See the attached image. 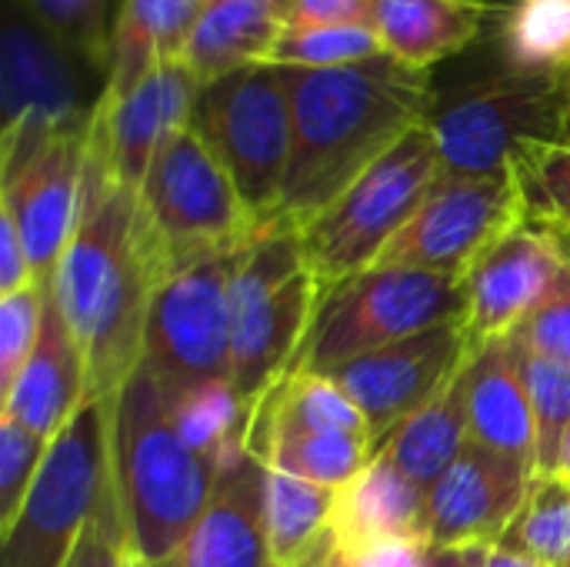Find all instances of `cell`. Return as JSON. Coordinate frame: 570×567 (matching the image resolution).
Wrapping results in <instances>:
<instances>
[{"label": "cell", "mask_w": 570, "mask_h": 567, "mask_svg": "<svg viewBox=\"0 0 570 567\" xmlns=\"http://www.w3.org/2000/svg\"><path fill=\"white\" fill-rule=\"evenodd\" d=\"M444 174L431 124L411 130L304 231L301 244L321 287L371 271Z\"/></svg>", "instance_id": "cell-8"}, {"label": "cell", "mask_w": 570, "mask_h": 567, "mask_svg": "<svg viewBox=\"0 0 570 567\" xmlns=\"http://www.w3.org/2000/svg\"><path fill=\"white\" fill-rule=\"evenodd\" d=\"M157 284L140 234L137 190L120 187L87 154L77 227L50 277L53 301L83 354L87 401H114L140 368Z\"/></svg>", "instance_id": "cell-2"}, {"label": "cell", "mask_w": 570, "mask_h": 567, "mask_svg": "<svg viewBox=\"0 0 570 567\" xmlns=\"http://www.w3.org/2000/svg\"><path fill=\"white\" fill-rule=\"evenodd\" d=\"M494 0H377V33L394 60L434 70L484 40Z\"/></svg>", "instance_id": "cell-23"}, {"label": "cell", "mask_w": 570, "mask_h": 567, "mask_svg": "<svg viewBox=\"0 0 570 567\" xmlns=\"http://www.w3.org/2000/svg\"><path fill=\"white\" fill-rule=\"evenodd\" d=\"M521 348L554 358L570 368V267L564 264L548 297L511 334Z\"/></svg>", "instance_id": "cell-36"}, {"label": "cell", "mask_w": 570, "mask_h": 567, "mask_svg": "<svg viewBox=\"0 0 570 567\" xmlns=\"http://www.w3.org/2000/svg\"><path fill=\"white\" fill-rule=\"evenodd\" d=\"M291 0H207L184 40L180 60L210 84L237 67L264 63L287 27Z\"/></svg>", "instance_id": "cell-24"}, {"label": "cell", "mask_w": 570, "mask_h": 567, "mask_svg": "<svg viewBox=\"0 0 570 567\" xmlns=\"http://www.w3.org/2000/svg\"><path fill=\"white\" fill-rule=\"evenodd\" d=\"M137 214L160 281L207 261L234 257L257 237L230 174L190 124L150 160L137 190Z\"/></svg>", "instance_id": "cell-5"}, {"label": "cell", "mask_w": 570, "mask_h": 567, "mask_svg": "<svg viewBox=\"0 0 570 567\" xmlns=\"http://www.w3.org/2000/svg\"><path fill=\"white\" fill-rule=\"evenodd\" d=\"M570 74H518L501 63L438 90L431 130L444 174H504L528 144L564 140Z\"/></svg>", "instance_id": "cell-6"}, {"label": "cell", "mask_w": 570, "mask_h": 567, "mask_svg": "<svg viewBox=\"0 0 570 567\" xmlns=\"http://www.w3.org/2000/svg\"><path fill=\"white\" fill-rule=\"evenodd\" d=\"M377 0H291L287 23L294 27H337V23H364L374 27Z\"/></svg>", "instance_id": "cell-38"}, {"label": "cell", "mask_w": 570, "mask_h": 567, "mask_svg": "<svg viewBox=\"0 0 570 567\" xmlns=\"http://www.w3.org/2000/svg\"><path fill=\"white\" fill-rule=\"evenodd\" d=\"M554 475L570 481V434L568 441H564V448H561V458H558V471H554Z\"/></svg>", "instance_id": "cell-45"}, {"label": "cell", "mask_w": 570, "mask_h": 567, "mask_svg": "<svg viewBox=\"0 0 570 567\" xmlns=\"http://www.w3.org/2000/svg\"><path fill=\"white\" fill-rule=\"evenodd\" d=\"M124 561H127V528L114 498L90 518L63 567H124Z\"/></svg>", "instance_id": "cell-37"}, {"label": "cell", "mask_w": 570, "mask_h": 567, "mask_svg": "<svg viewBox=\"0 0 570 567\" xmlns=\"http://www.w3.org/2000/svg\"><path fill=\"white\" fill-rule=\"evenodd\" d=\"M124 567H177V561H167V565H154V561H144V558H137L130 548H127V561Z\"/></svg>", "instance_id": "cell-46"}, {"label": "cell", "mask_w": 570, "mask_h": 567, "mask_svg": "<svg viewBox=\"0 0 570 567\" xmlns=\"http://www.w3.org/2000/svg\"><path fill=\"white\" fill-rule=\"evenodd\" d=\"M33 284L37 281H33V271H30L23 241H20V234L13 227V221L0 214V297H10L17 291H27Z\"/></svg>", "instance_id": "cell-39"}, {"label": "cell", "mask_w": 570, "mask_h": 567, "mask_svg": "<svg viewBox=\"0 0 570 567\" xmlns=\"http://www.w3.org/2000/svg\"><path fill=\"white\" fill-rule=\"evenodd\" d=\"M247 451L267 468L304 478L324 488H344L374 458L371 438L357 434H321V431H287V428H254L247 434Z\"/></svg>", "instance_id": "cell-27"}, {"label": "cell", "mask_w": 570, "mask_h": 567, "mask_svg": "<svg viewBox=\"0 0 570 567\" xmlns=\"http://www.w3.org/2000/svg\"><path fill=\"white\" fill-rule=\"evenodd\" d=\"M321 281L301 234L264 231L230 264V384L247 408L294 371L314 328Z\"/></svg>", "instance_id": "cell-4"}, {"label": "cell", "mask_w": 570, "mask_h": 567, "mask_svg": "<svg viewBox=\"0 0 570 567\" xmlns=\"http://www.w3.org/2000/svg\"><path fill=\"white\" fill-rule=\"evenodd\" d=\"M474 348L468 324L451 321L361 354L334 368L331 378L361 408L374 448L381 451V444L471 361Z\"/></svg>", "instance_id": "cell-14"}, {"label": "cell", "mask_w": 570, "mask_h": 567, "mask_svg": "<svg viewBox=\"0 0 570 567\" xmlns=\"http://www.w3.org/2000/svg\"><path fill=\"white\" fill-rule=\"evenodd\" d=\"M564 261L548 234L524 221L491 244L464 274L468 287V334L474 344L511 338L518 324L548 297Z\"/></svg>", "instance_id": "cell-17"}, {"label": "cell", "mask_w": 570, "mask_h": 567, "mask_svg": "<svg viewBox=\"0 0 570 567\" xmlns=\"http://www.w3.org/2000/svg\"><path fill=\"white\" fill-rule=\"evenodd\" d=\"M114 498L110 401H83L50 441L13 525L3 531L0 567H63L90 518Z\"/></svg>", "instance_id": "cell-9"}, {"label": "cell", "mask_w": 570, "mask_h": 567, "mask_svg": "<svg viewBox=\"0 0 570 567\" xmlns=\"http://www.w3.org/2000/svg\"><path fill=\"white\" fill-rule=\"evenodd\" d=\"M548 567H570V481L544 475L531 481L528 501L498 541Z\"/></svg>", "instance_id": "cell-29"}, {"label": "cell", "mask_w": 570, "mask_h": 567, "mask_svg": "<svg viewBox=\"0 0 570 567\" xmlns=\"http://www.w3.org/2000/svg\"><path fill=\"white\" fill-rule=\"evenodd\" d=\"M468 434L534 471L538 421L514 338L484 341L468 361Z\"/></svg>", "instance_id": "cell-21"}, {"label": "cell", "mask_w": 570, "mask_h": 567, "mask_svg": "<svg viewBox=\"0 0 570 567\" xmlns=\"http://www.w3.org/2000/svg\"><path fill=\"white\" fill-rule=\"evenodd\" d=\"M50 441L37 438L17 418L0 414V528L7 531L43 465Z\"/></svg>", "instance_id": "cell-34"}, {"label": "cell", "mask_w": 570, "mask_h": 567, "mask_svg": "<svg viewBox=\"0 0 570 567\" xmlns=\"http://www.w3.org/2000/svg\"><path fill=\"white\" fill-rule=\"evenodd\" d=\"M281 70L294 110V154L267 231L301 234L371 164L431 120L438 84L434 70L391 53L327 70Z\"/></svg>", "instance_id": "cell-1"}, {"label": "cell", "mask_w": 570, "mask_h": 567, "mask_svg": "<svg viewBox=\"0 0 570 567\" xmlns=\"http://www.w3.org/2000/svg\"><path fill=\"white\" fill-rule=\"evenodd\" d=\"M424 551L428 545L421 541H391V545H381V548H371L364 555H351L357 567H421L424 561Z\"/></svg>", "instance_id": "cell-40"}, {"label": "cell", "mask_w": 570, "mask_h": 567, "mask_svg": "<svg viewBox=\"0 0 570 567\" xmlns=\"http://www.w3.org/2000/svg\"><path fill=\"white\" fill-rule=\"evenodd\" d=\"M83 401H87L83 354L53 301L50 284H43L40 334L13 388L0 398L3 404L0 414H10L37 438L53 441Z\"/></svg>", "instance_id": "cell-19"}, {"label": "cell", "mask_w": 570, "mask_h": 567, "mask_svg": "<svg viewBox=\"0 0 570 567\" xmlns=\"http://www.w3.org/2000/svg\"><path fill=\"white\" fill-rule=\"evenodd\" d=\"M43 317V284L0 297V398L13 388L27 364Z\"/></svg>", "instance_id": "cell-35"}, {"label": "cell", "mask_w": 570, "mask_h": 567, "mask_svg": "<svg viewBox=\"0 0 570 567\" xmlns=\"http://www.w3.org/2000/svg\"><path fill=\"white\" fill-rule=\"evenodd\" d=\"M334 495V488L311 485L284 471L264 475V531L274 565L304 567L314 558L331 535Z\"/></svg>", "instance_id": "cell-28"}, {"label": "cell", "mask_w": 570, "mask_h": 567, "mask_svg": "<svg viewBox=\"0 0 570 567\" xmlns=\"http://www.w3.org/2000/svg\"><path fill=\"white\" fill-rule=\"evenodd\" d=\"M534 471L484 444L468 441L458 461L428 491V545H498L521 515Z\"/></svg>", "instance_id": "cell-16"}, {"label": "cell", "mask_w": 570, "mask_h": 567, "mask_svg": "<svg viewBox=\"0 0 570 567\" xmlns=\"http://www.w3.org/2000/svg\"><path fill=\"white\" fill-rule=\"evenodd\" d=\"M518 351H521V371H524L528 394L534 404V421H538L534 478H544L558 471V458L570 434V368L538 351H528L521 344Z\"/></svg>", "instance_id": "cell-32"}, {"label": "cell", "mask_w": 570, "mask_h": 567, "mask_svg": "<svg viewBox=\"0 0 570 567\" xmlns=\"http://www.w3.org/2000/svg\"><path fill=\"white\" fill-rule=\"evenodd\" d=\"M428 491L391 458L377 454L354 481L337 488L331 538L344 555H364L391 541L428 545Z\"/></svg>", "instance_id": "cell-22"}, {"label": "cell", "mask_w": 570, "mask_h": 567, "mask_svg": "<svg viewBox=\"0 0 570 567\" xmlns=\"http://www.w3.org/2000/svg\"><path fill=\"white\" fill-rule=\"evenodd\" d=\"M421 567H474L471 548H438L428 545Z\"/></svg>", "instance_id": "cell-42"}, {"label": "cell", "mask_w": 570, "mask_h": 567, "mask_svg": "<svg viewBox=\"0 0 570 567\" xmlns=\"http://www.w3.org/2000/svg\"><path fill=\"white\" fill-rule=\"evenodd\" d=\"M484 40L508 70L570 74V0L498 3Z\"/></svg>", "instance_id": "cell-26"}, {"label": "cell", "mask_w": 570, "mask_h": 567, "mask_svg": "<svg viewBox=\"0 0 570 567\" xmlns=\"http://www.w3.org/2000/svg\"><path fill=\"white\" fill-rule=\"evenodd\" d=\"M230 264L220 257L177 271L150 294L140 371L167 401L230 384Z\"/></svg>", "instance_id": "cell-12"}, {"label": "cell", "mask_w": 570, "mask_h": 567, "mask_svg": "<svg viewBox=\"0 0 570 567\" xmlns=\"http://www.w3.org/2000/svg\"><path fill=\"white\" fill-rule=\"evenodd\" d=\"M518 224H524V204L511 170L441 174L374 267H414L464 277L478 257Z\"/></svg>", "instance_id": "cell-13"}, {"label": "cell", "mask_w": 570, "mask_h": 567, "mask_svg": "<svg viewBox=\"0 0 570 567\" xmlns=\"http://www.w3.org/2000/svg\"><path fill=\"white\" fill-rule=\"evenodd\" d=\"M83 124H3L0 214L13 221L33 281L50 284L80 214L87 170Z\"/></svg>", "instance_id": "cell-11"}, {"label": "cell", "mask_w": 570, "mask_h": 567, "mask_svg": "<svg viewBox=\"0 0 570 567\" xmlns=\"http://www.w3.org/2000/svg\"><path fill=\"white\" fill-rule=\"evenodd\" d=\"M304 567H357V565H354V558H351V555H344V551L334 545V538L327 535V538H324V545L314 551V558H311Z\"/></svg>", "instance_id": "cell-43"}, {"label": "cell", "mask_w": 570, "mask_h": 567, "mask_svg": "<svg viewBox=\"0 0 570 567\" xmlns=\"http://www.w3.org/2000/svg\"><path fill=\"white\" fill-rule=\"evenodd\" d=\"M197 74L180 60L154 63L137 84L120 94L100 90L87 154L127 190H140L157 150L190 124L194 104L200 97Z\"/></svg>", "instance_id": "cell-15"}, {"label": "cell", "mask_w": 570, "mask_h": 567, "mask_svg": "<svg viewBox=\"0 0 570 567\" xmlns=\"http://www.w3.org/2000/svg\"><path fill=\"white\" fill-rule=\"evenodd\" d=\"M110 475L127 548L154 565L177 561L220 471L184 438L170 401L140 368L110 401Z\"/></svg>", "instance_id": "cell-3"}, {"label": "cell", "mask_w": 570, "mask_h": 567, "mask_svg": "<svg viewBox=\"0 0 570 567\" xmlns=\"http://www.w3.org/2000/svg\"><path fill=\"white\" fill-rule=\"evenodd\" d=\"M384 53L377 27L364 23H337V27H294L287 23L264 57L274 67H304V70H327L347 67Z\"/></svg>", "instance_id": "cell-31"}, {"label": "cell", "mask_w": 570, "mask_h": 567, "mask_svg": "<svg viewBox=\"0 0 570 567\" xmlns=\"http://www.w3.org/2000/svg\"><path fill=\"white\" fill-rule=\"evenodd\" d=\"M451 321H468L464 277L414 267H371L324 287L294 371L331 374L361 354Z\"/></svg>", "instance_id": "cell-7"}, {"label": "cell", "mask_w": 570, "mask_h": 567, "mask_svg": "<svg viewBox=\"0 0 570 567\" xmlns=\"http://www.w3.org/2000/svg\"><path fill=\"white\" fill-rule=\"evenodd\" d=\"M511 174L528 221L570 224V140L528 144L514 157Z\"/></svg>", "instance_id": "cell-33"}, {"label": "cell", "mask_w": 570, "mask_h": 567, "mask_svg": "<svg viewBox=\"0 0 570 567\" xmlns=\"http://www.w3.org/2000/svg\"><path fill=\"white\" fill-rule=\"evenodd\" d=\"M30 13L43 23V30L67 47L90 74L107 77L110 60V33L120 0H23Z\"/></svg>", "instance_id": "cell-30"}, {"label": "cell", "mask_w": 570, "mask_h": 567, "mask_svg": "<svg viewBox=\"0 0 570 567\" xmlns=\"http://www.w3.org/2000/svg\"><path fill=\"white\" fill-rule=\"evenodd\" d=\"M190 127L224 164L257 234H264L294 154V110L284 70L247 63L204 84Z\"/></svg>", "instance_id": "cell-10"}, {"label": "cell", "mask_w": 570, "mask_h": 567, "mask_svg": "<svg viewBox=\"0 0 570 567\" xmlns=\"http://www.w3.org/2000/svg\"><path fill=\"white\" fill-rule=\"evenodd\" d=\"M30 10V7H27ZM43 23L30 13V20H17L10 13L3 37V124H83L94 117V100H83L77 90V77L70 60L80 63L67 47H60Z\"/></svg>", "instance_id": "cell-18"}, {"label": "cell", "mask_w": 570, "mask_h": 567, "mask_svg": "<svg viewBox=\"0 0 570 567\" xmlns=\"http://www.w3.org/2000/svg\"><path fill=\"white\" fill-rule=\"evenodd\" d=\"M264 465L247 451L220 468L177 567H277L264 531Z\"/></svg>", "instance_id": "cell-20"}, {"label": "cell", "mask_w": 570, "mask_h": 567, "mask_svg": "<svg viewBox=\"0 0 570 567\" xmlns=\"http://www.w3.org/2000/svg\"><path fill=\"white\" fill-rule=\"evenodd\" d=\"M471 558H474V567H548L544 561L524 551H514L508 545H478L471 548Z\"/></svg>", "instance_id": "cell-41"}, {"label": "cell", "mask_w": 570, "mask_h": 567, "mask_svg": "<svg viewBox=\"0 0 570 567\" xmlns=\"http://www.w3.org/2000/svg\"><path fill=\"white\" fill-rule=\"evenodd\" d=\"M468 434V364L424 404L417 408L377 454L391 458L414 485L431 491L438 478L458 461Z\"/></svg>", "instance_id": "cell-25"}, {"label": "cell", "mask_w": 570, "mask_h": 567, "mask_svg": "<svg viewBox=\"0 0 570 567\" xmlns=\"http://www.w3.org/2000/svg\"><path fill=\"white\" fill-rule=\"evenodd\" d=\"M524 221H528V217H524ZM531 224H538V221H531ZM538 227L548 234V241L554 244L558 257L570 267V224H538Z\"/></svg>", "instance_id": "cell-44"}, {"label": "cell", "mask_w": 570, "mask_h": 567, "mask_svg": "<svg viewBox=\"0 0 570 567\" xmlns=\"http://www.w3.org/2000/svg\"><path fill=\"white\" fill-rule=\"evenodd\" d=\"M564 140H570V114H568V127H564Z\"/></svg>", "instance_id": "cell-47"}]
</instances>
